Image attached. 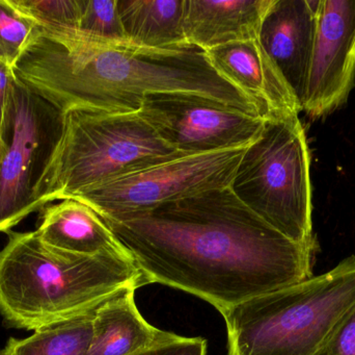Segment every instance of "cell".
I'll return each instance as SVG.
<instances>
[{
	"label": "cell",
	"instance_id": "obj_14",
	"mask_svg": "<svg viewBox=\"0 0 355 355\" xmlns=\"http://www.w3.org/2000/svg\"><path fill=\"white\" fill-rule=\"evenodd\" d=\"M137 289L120 290L98 306L87 355H133L177 338L144 319L135 304Z\"/></svg>",
	"mask_w": 355,
	"mask_h": 355
},
{
	"label": "cell",
	"instance_id": "obj_11",
	"mask_svg": "<svg viewBox=\"0 0 355 355\" xmlns=\"http://www.w3.org/2000/svg\"><path fill=\"white\" fill-rule=\"evenodd\" d=\"M214 70L254 102L265 119L300 116L302 106L259 39L207 50Z\"/></svg>",
	"mask_w": 355,
	"mask_h": 355
},
{
	"label": "cell",
	"instance_id": "obj_17",
	"mask_svg": "<svg viewBox=\"0 0 355 355\" xmlns=\"http://www.w3.org/2000/svg\"><path fill=\"white\" fill-rule=\"evenodd\" d=\"M97 310V308H96ZM95 311L45 329L24 339L10 338L6 355H87L93 339Z\"/></svg>",
	"mask_w": 355,
	"mask_h": 355
},
{
	"label": "cell",
	"instance_id": "obj_21",
	"mask_svg": "<svg viewBox=\"0 0 355 355\" xmlns=\"http://www.w3.org/2000/svg\"><path fill=\"white\" fill-rule=\"evenodd\" d=\"M316 355H355V302L338 321Z\"/></svg>",
	"mask_w": 355,
	"mask_h": 355
},
{
	"label": "cell",
	"instance_id": "obj_22",
	"mask_svg": "<svg viewBox=\"0 0 355 355\" xmlns=\"http://www.w3.org/2000/svg\"><path fill=\"white\" fill-rule=\"evenodd\" d=\"M133 355H207V341L202 338L177 336L172 341L158 344Z\"/></svg>",
	"mask_w": 355,
	"mask_h": 355
},
{
	"label": "cell",
	"instance_id": "obj_15",
	"mask_svg": "<svg viewBox=\"0 0 355 355\" xmlns=\"http://www.w3.org/2000/svg\"><path fill=\"white\" fill-rule=\"evenodd\" d=\"M37 233L50 247L81 256L127 254L105 221L91 206L64 199L42 210Z\"/></svg>",
	"mask_w": 355,
	"mask_h": 355
},
{
	"label": "cell",
	"instance_id": "obj_10",
	"mask_svg": "<svg viewBox=\"0 0 355 355\" xmlns=\"http://www.w3.org/2000/svg\"><path fill=\"white\" fill-rule=\"evenodd\" d=\"M355 83V0H321L302 112L323 118L341 108Z\"/></svg>",
	"mask_w": 355,
	"mask_h": 355
},
{
	"label": "cell",
	"instance_id": "obj_7",
	"mask_svg": "<svg viewBox=\"0 0 355 355\" xmlns=\"http://www.w3.org/2000/svg\"><path fill=\"white\" fill-rule=\"evenodd\" d=\"M248 146L171 158L110 179L73 199L91 206L102 218L114 219L225 189Z\"/></svg>",
	"mask_w": 355,
	"mask_h": 355
},
{
	"label": "cell",
	"instance_id": "obj_18",
	"mask_svg": "<svg viewBox=\"0 0 355 355\" xmlns=\"http://www.w3.org/2000/svg\"><path fill=\"white\" fill-rule=\"evenodd\" d=\"M15 10L35 26L77 29L83 0H6Z\"/></svg>",
	"mask_w": 355,
	"mask_h": 355
},
{
	"label": "cell",
	"instance_id": "obj_20",
	"mask_svg": "<svg viewBox=\"0 0 355 355\" xmlns=\"http://www.w3.org/2000/svg\"><path fill=\"white\" fill-rule=\"evenodd\" d=\"M35 25L0 0V60L14 69Z\"/></svg>",
	"mask_w": 355,
	"mask_h": 355
},
{
	"label": "cell",
	"instance_id": "obj_19",
	"mask_svg": "<svg viewBox=\"0 0 355 355\" xmlns=\"http://www.w3.org/2000/svg\"><path fill=\"white\" fill-rule=\"evenodd\" d=\"M77 31L94 39L110 43H129L123 33L118 0H83Z\"/></svg>",
	"mask_w": 355,
	"mask_h": 355
},
{
	"label": "cell",
	"instance_id": "obj_12",
	"mask_svg": "<svg viewBox=\"0 0 355 355\" xmlns=\"http://www.w3.org/2000/svg\"><path fill=\"white\" fill-rule=\"evenodd\" d=\"M321 0H273L259 41L281 71L302 108Z\"/></svg>",
	"mask_w": 355,
	"mask_h": 355
},
{
	"label": "cell",
	"instance_id": "obj_2",
	"mask_svg": "<svg viewBox=\"0 0 355 355\" xmlns=\"http://www.w3.org/2000/svg\"><path fill=\"white\" fill-rule=\"evenodd\" d=\"M14 74L64 114L73 110L135 113L146 96L186 93L263 118L254 102L225 81L206 52L194 46L147 49L94 39L77 29L35 26Z\"/></svg>",
	"mask_w": 355,
	"mask_h": 355
},
{
	"label": "cell",
	"instance_id": "obj_5",
	"mask_svg": "<svg viewBox=\"0 0 355 355\" xmlns=\"http://www.w3.org/2000/svg\"><path fill=\"white\" fill-rule=\"evenodd\" d=\"M181 156L185 154L164 141L139 112L69 110L64 115L62 138L35 188L33 212Z\"/></svg>",
	"mask_w": 355,
	"mask_h": 355
},
{
	"label": "cell",
	"instance_id": "obj_24",
	"mask_svg": "<svg viewBox=\"0 0 355 355\" xmlns=\"http://www.w3.org/2000/svg\"><path fill=\"white\" fill-rule=\"evenodd\" d=\"M6 151V144L4 141L3 137H2L1 133H0V162L3 158L4 154Z\"/></svg>",
	"mask_w": 355,
	"mask_h": 355
},
{
	"label": "cell",
	"instance_id": "obj_3",
	"mask_svg": "<svg viewBox=\"0 0 355 355\" xmlns=\"http://www.w3.org/2000/svg\"><path fill=\"white\" fill-rule=\"evenodd\" d=\"M8 236L0 250V315L12 327H52L93 312L120 290L147 285L127 254L62 251L35 231Z\"/></svg>",
	"mask_w": 355,
	"mask_h": 355
},
{
	"label": "cell",
	"instance_id": "obj_1",
	"mask_svg": "<svg viewBox=\"0 0 355 355\" xmlns=\"http://www.w3.org/2000/svg\"><path fill=\"white\" fill-rule=\"evenodd\" d=\"M102 219L147 285L181 290L219 313L314 276L318 244L288 239L230 187Z\"/></svg>",
	"mask_w": 355,
	"mask_h": 355
},
{
	"label": "cell",
	"instance_id": "obj_9",
	"mask_svg": "<svg viewBox=\"0 0 355 355\" xmlns=\"http://www.w3.org/2000/svg\"><path fill=\"white\" fill-rule=\"evenodd\" d=\"M139 114L164 141L185 156L250 145L260 137L267 120L186 93L146 96Z\"/></svg>",
	"mask_w": 355,
	"mask_h": 355
},
{
	"label": "cell",
	"instance_id": "obj_13",
	"mask_svg": "<svg viewBox=\"0 0 355 355\" xmlns=\"http://www.w3.org/2000/svg\"><path fill=\"white\" fill-rule=\"evenodd\" d=\"M273 0H185L183 29L188 45L207 50L258 39Z\"/></svg>",
	"mask_w": 355,
	"mask_h": 355
},
{
	"label": "cell",
	"instance_id": "obj_25",
	"mask_svg": "<svg viewBox=\"0 0 355 355\" xmlns=\"http://www.w3.org/2000/svg\"><path fill=\"white\" fill-rule=\"evenodd\" d=\"M0 355H6L4 354L3 350L0 349Z\"/></svg>",
	"mask_w": 355,
	"mask_h": 355
},
{
	"label": "cell",
	"instance_id": "obj_8",
	"mask_svg": "<svg viewBox=\"0 0 355 355\" xmlns=\"http://www.w3.org/2000/svg\"><path fill=\"white\" fill-rule=\"evenodd\" d=\"M64 113L15 79L0 162V233L12 231L33 212L35 190L64 129Z\"/></svg>",
	"mask_w": 355,
	"mask_h": 355
},
{
	"label": "cell",
	"instance_id": "obj_16",
	"mask_svg": "<svg viewBox=\"0 0 355 355\" xmlns=\"http://www.w3.org/2000/svg\"><path fill=\"white\" fill-rule=\"evenodd\" d=\"M185 0H118L123 33L147 49L187 47L183 29Z\"/></svg>",
	"mask_w": 355,
	"mask_h": 355
},
{
	"label": "cell",
	"instance_id": "obj_23",
	"mask_svg": "<svg viewBox=\"0 0 355 355\" xmlns=\"http://www.w3.org/2000/svg\"><path fill=\"white\" fill-rule=\"evenodd\" d=\"M16 76L14 69L8 63L0 60V133H3L10 104V90ZM3 137V135H2Z\"/></svg>",
	"mask_w": 355,
	"mask_h": 355
},
{
	"label": "cell",
	"instance_id": "obj_6",
	"mask_svg": "<svg viewBox=\"0 0 355 355\" xmlns=\"http://www.w3.org/2000/svg\"><path fill=\"white\" fill-rule=\"evenodd\" d=\"M311 156L300 116L267 119L248 146L230 189L259 218L291 241L316 245Z\"/></svg>",
	"mask_w": 355,
	"mask_h": 355
},
{
	"label": "cell",
	"instance_id": "obj_4",
	"mask_svg": "<svg viewBox=\"0 0 355 355\" xmlns=\"http://www.w3.org/2000/svg\"><path fill=\"white\" fill-rule=\"evenodd\" d=\"M355 302V256L220 313L229 355H316Z\"/></svg>",
	"mask_w": 355,
	"mask_h": 355
}]
</instances>
